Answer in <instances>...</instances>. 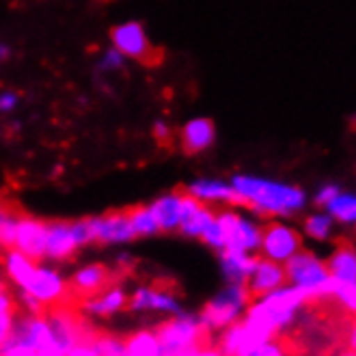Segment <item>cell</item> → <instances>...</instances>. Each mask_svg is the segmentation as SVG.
Listing matches in <instances>:
<instances>
[{"label":"cell","instance_id":"31","mask_svg":"<svg viewBox=\"0 0 356 356\" xmlns=\"http://www.w3.org/2000/svg\"><path fill=\"white\" fill-rule=\"evenodd\" d=\"M201 240H203L209 248L218 250V253H220V250H225V232H222V227H220L216 214H214L212 222H209V225L205 227V232H203Z\"/></svg>","mask_w":356,"mask_h":356},{"label":"cell","instance_id":"38","mask_svg":"<svg viewBox=\"0 0 356 356\" xmlns=\"http://www.w3.org/2000/svg\"><path fill=\"white\" fill-rule=\"evenodd\" d=\"M17 106V93L5 91L0 93V113H11Z\"/></svg>","mask_w":356,"mask_h":356},{"label":"cell","instance_id":"9","mask_svg":"<svg viewBox=\"0 0 356 356\" xmlns=\"http://www.w3.org/2000/svg\"><path fill=\"white\" fill-rule=\"evenodd\" d=\"M298 250H302V236L294 227H289L285 222H270L261 227V242H259L261 257L285 264Z\"/></svg>","mask_w":356,"mask_h":356},{"label":"cell","instance_id":"28","mask_svg":"<svg viewBox=\"0 0 356 356\" xmlns=\"http://www.w3.org/2000/svg\"><path fill=\"white\" fill-rule=\"evenodd\" d=\"M0 356H41V354L15 328H11L9 337L0 343Z\"/></svg>","mask_w":356,"mask_h":356},{"label":"cell","instance_id":"41","mask_svg":"<svg viewBox=\"0 0 356 356\" xmlns=\"http://www.w3.org/2000/svg\"><path fill=\"white\" fill-rule=\"evenodd\" d=\"M9 56H11V50L5 44H0V60H7Z\"/></svg>","mask_w":356,"mask_h":356},{"label":"cell","instance_id":"36","mask_svg":"<svg viewBox=\"0 0 356 356\" xmlns=\"http://www.w3.org/2000/svg\"><path fill=\"white\" fill-rule=\"evenodd\" d=\"M154 138L164 145V147H169V145L173 143V130H171V125L166 123V121H156L154 123Z\"/></svg>","mask_w":356,"mask_h":356},{"label":"cell","instance_id":"24","mask_svg":"<svg viewBox=\"0 0 356 356\" xmlns=\"http://www.w3.org/2000/svg\"><path fill=\"white\" fill-rule=\"evenodd\" d=\"M130 356H162V346L156 334V328H140L125 339Z\"/></svg>","mask_w":356,"mask_h":356},{"label":"cell","instance_id":"32","mask_svg":"<svg viewBox=\"0 0 356 356\" xmlns=\"http://www.w3.org/2000/svg\"><path fill=\"white\" fill-rule=\"evenodd\" d=\"M17 220H19V214L17 212H9V216L3 222V229H0V246H3L5 250L13 248L15 232H17Z\"/></svg>","mask_w":356,"mask_h":356},{"label":"cell","instance_id":"20","mask_svg":"<svg viewBox=\"0 0 356 356\" xmlns=\"http://www.w3.org/2000/svg\"><path fill=\"white\" fill-rule=\"evenodd\" d=\"M255 261H257V257L253 253H242V250L225 248L218 253L220 272L227 283H244L246 285L250 272L255 268Z\"/></svg>","mask_w":356,"mask_h":356},{"label":"cell","instance_id":"25","mask_svg":"<svg viewBox=\"0 0 356 356\" xmlns=\"http://www.w3.org/2000/svg\"><path fill=\"white\" fill-rule=\"evenodd\" d=\"M326 212L334 222L343 225H356V195L350 193H339L326 207Z\"/></svg>","mask_w":356,"mask_h":356},{"label":"cell","instance_id":"17","mask_svg":"<svg viewBox=\"0 0 356 356\" xmlns=\"http://www.w3.org/2000/svg\"><path fill=\"white\" fill-rule=\"evenodd\" d=\"M216 140V125L207 117H197L188 121L179 132V145L186 156H197L209 149Z\"/></svg>","mask_w":356,"mask_h":356},{"label":"cell","instance_id":"44","mask_svg":"<svg viewBox=\"0 0 356 356\" xmlns=\"http://www.w3.org/2000/svg\"><path fill=\"white\" fill-rule=\"evenodd\" d=\"M3 289H7V285H5V281H3V279H0V291H3Z\"/></svg>","mask_w":356,"mask_h":356},{"label":"cell","instance_id":"11","mask_svg":"<svg viewBox=\"0 0 356 356\" xmlns=\"http://www.w3.org/2000/svg\"><path fill=\"white\" fill-rule=\"evenodd\" d=\"M87 222L91 229V240L97 244H125L136 238L130 225L128 209L93 216V218H87Z\"/></svg>","mask_w":356,"mask_h":356},{"label":"cell","instance_id":"27","mask_svg":"<svg viewBox=\"0 0 356 356\" xmlns=\"http://www.w3.org/2000/svg\"><path fill=\"white\" fill-rule=\"evenodd\" d=\"M328 300L337 305L346 316L356 318V283H332Z\"/></svg>","mask_w":356,"mask_h":356},{"label":"cell","instance_id":"12","mask_svg":"<svg viewBox=\"0 0 356 356\" xmlns=\"http://www.w3.org/2000/svg\"><path fill=\"white\" fill-rule=\"evenodd\" d=\"M128 309L134 313H164V316H177L184 311L173 291L156 287H136L128 296Z\"/></svg>","mask_w":356,"mask_h":356},{"label":"cell","instance_id":"21","mask_svg":"<svg viewBox=\"0 0 356 356\" xmlns=\"http://www.w3.org/2000/svg\"><path fill=\"white\" fill-rule=\"evenodd\" d=\"M149 207L158 220L160 232H164V234L177 232L179 222H181V193L162 195Z\"/></svg>","mask_w":356,"mask_h":356},{"label":"cell","instance_id":"15","mask_svg":"<svg viewBox=\"0 0 356 356\" xmlns=\"http://www.w3.org/2000/svg\"><path fill=\"white\" fill-rule=\"evenodd\" d=\"M285 283H287V277H285L283 264L266 259V257H257L255 268L246 281V289L250 291V296L257 298V296L270 294V291L283 287Z\"/></svg>","mask_w":356,"mask_h":356},{"label":"cell","instance_id":"29","mask_svg":"<svg viewBox=\"0 0 356 356\" xmlns=\"http://www.w3.org/2000/svg\"><path fill=\"white\" fill-rule=\"evenodd\" d=\"M332 225L334 220L330 218L328 212H318V214H311L307 220H305V234L313 240H328L332 236Z\"/></svg>","mask_w":356,"mask_h":356},{"label":"cell","instance_id":"22","mask_svg":"<svg viewBox=\"0 0 356 356\" xmlns=\"http://www.w3.org/2000/svg\"><path fill=\"white\" fill-rule=\"evenodd\" d=\"M332 283H356V250L348 244H341L332 250L326 261Z\"/></svg>","mask_w":356,"mask_h":356},{"label":"cell","instance_id":"13","mask_svg":"<svg viewBox=\"0 0 356 356\" xmlns=\"http://www.w3.org/2000/svg\"><path fill=\"white\" fill-rule=\"evenodd\" d=\"M113 283V270L104 264H87L74 272V277L67 281L70 296L85 300L89 296L99 294Z\"/></svg>","mask_w":356,"mask_h":356},{"label":"cell","instance_id":"1","mask_svg":"<svg viewBox=\"0 0 356 356\" xmlns=\"http://www.w3.org/2000/svg\"><path fill=\"white\" fill-rule=\"evenodd\" d=\"M232 186L240 205L250 207L261 216H294L307 203V195L300 188L277 179L236 175Z\"/></svg>","mask_w":356,"mask_h":356},{"label":"cell","instance_id":"19","mask_svg":"<svg viewBox=\"0 0 356 356\" xmlns=\"http://www.w3.org/2000/svg\"><path fill=\"white\" fill-rule=\"evenodd\" d=\"M186 193L199 199L201 203H232L240 205L238 195L232 184H225L220 179H195L186 186Z\"/></svg>","mask_w":356,"mask_h":356},{"label":"cell","instance_id":"33","mask_svg":"<svg viewBox=\"0 0 356 356\" xmlns=\"http://www.w3.org/2000/svg\"><path fill=\"white\" fill-rule=\"evenodd\" d=\"M125 65V56L117 50V48H111L104 52L102 60H99V70L102 72H117Z\"/></svg>","mask_w":356,"mask_h":356},{"label":"cell","instance_id":"40","mask_svg":"<svg viewBox=\"0 0 356 356\" xmlns=\"http://www.w3.org/2000/svg\"><path fill=\"white\" fill-rule=\"evenodd\" d=\"M348 348L356 352V324L352 326V330H350V334H348Z\"/></svg>","mask_w":356,"mask_h":356},{"label":"cell","instance_id":"23","mask_svg":"<svg viewBox=\"0 0 356 356\" xmlns=\"http://www.w3.org/2000/svg\"><path fill=\"white\" fill-rule=\"evenodd\" d=\"M37 268V261L26 257L24 253H19L15 248H7L5 250V257H3V270L5 275L9 277V281L17 287V289H24L33 277V272Z\"/></svg>","mask_w":356,"mask_h":356},{"label":"cell","instance_id":"6","mask_svg":"<svg viewBox=\"0 0 356 356\" xmlns=\"http://www.w3.org/2000/svg\"><path fill=\"white\" fill-rule=\"evenodd\" d=\"M91 242V229L87 220L46 222V259L50 261H67Z\"/></svg>","mask_w":356,"mask_h":356},{"label":"cell","instance_id":"37","mask_svg":"<svg viewBox=\"0 0 356 356\" xmlns=\"http://www.w3.org/2000/svg\"><path fill=\"white\" fill-rule=\"evenodd\" d=\"M341 193V188L339 186H332V184H328V186H324V188H320L318 191V195H316V203L318 205H322V207H326L334 197H337Z\"/></svg>","mask_w":356,"mask_h":356},{"label":"cell","instance_id":"18","mask_svg":"<svg viewBox=\"0 0 356 356\" xmlns=\"http://www.w3.org/2000/svg\"><path fill=\"white\" fill-rule=\"evenodd\" d=\"M216 212H212L205 203L195 199L193 195H188L186 191L181 193V222L179 229L181 236L186 238H201L205 227L212 222Z\"/></svg>","mask_w":356,"mask_h":356},{"label":"cell","instance_id":"30","mask_svg":"<svg viewBox=\"0 0 356 356\" xmlns=\"http://www.w3.org/2000/svg\"><path fill=\"white\" fill-rule=\"evenodd\" d=\"M95 341L99 348V356H130L125 341L121 337H115V334H97Z\"/></svg>","mask_w":356,"mask_h":356},{"label":"cell","instance_id":"2","mask_svg":"<svg viewBox=\"0 0 356 356\" xmlns=\"http://www.w3.org/2000/svg\"><path fill=\"white\" fill-rule=\"evenodd\" d=\"M309 305L311 300L302 291L285 283L283 287L270 291V294H264L250 300L246 313L264 320L272 328V332H275L277 337H281V334H285L287 330H291L298 324V320L302 318V313Z\"/></svg>","mask_w":356,"mask_h":356},{"label":"cell","instance_id":"14","mask_svg":"<svg viewBox=\"0 0 356 356\" xmlns=\"http://www.w3.org/2000/svg\"><path fill=\"white\" fill-rule=\"evenodd\" d=\"M13 248L35 261L46 259V222L19 214Z\"/></svg>","mask_w":356,"mask_h":356},{"label":"cell","instance_id":"26","mask_svg":"<svg viewBox=\"0 0 356 356\" xmlns=\"http://www.w3.org/2000/svg\"><path fill=\"white\" fill-rule=\"evenodd\" d=\"M128 216H130V225H132V232L136 238H149V236L160 234L158 220H156L149 205L147 207H130Z\"/></svg>","mask_w":356,"mask_h":356},{"label":"cell","instance_id":"35","mask_svg":"<svg viewBox=\"0 0 356 356\" xmlns=\"http://www.w3.org/2000/svg\"><path fill=\"white\" fill-rule=\"evenodd\" d=\"M253 356H289V354H287L285 343L279 341V337H277V339H270V341L261 343V346L253 352Z\"/></svg>","mask_w":356,"mask_h":356},{"label":"cell","instance_id":"3","mask_svg":"<svg viewBox=\"0 0 356 356\" xmlns=\"http://www.w3.org/2000/svg\"><path fill=\"white\" fill-rule=\"evenodd\" d=\"M283 266H285L287 285L302 291L311 302L328 300L332 281L328 275L326 261H322L318 255L309 253V250H298V253L291 259H287Z\"/></svg>","mask_w":356,"mask_h":356},{"label":"cell","instance_id":"4","mask_svg":"<svg viewBox=\"0 0 356 356\" xmlns=\"http://www.w3.org/2000/svg\"><path fill=\"white\" fill-rule=\"evenodd\" d=\"M253 300L244 283H227L218 294H214L199 311L203 326L212 332H220L232 324L240 322Z\"/></svg>","mask_w":356,"mask_h":356},{"label":"cell","instance_id":"7","mask_svg":"<svg viewBox=\"0 0 356 356\" xmlns=\"http://www.w3.org/2000/svg\"><path fill=\"white\" fill-rule=\"evenodd\" d=\"M113 48H117L125 58H134L147 67H154L162 63V50H158L149 37L147 31L140 22H123L111 31Z\"/></svg>","mask_w":356,"mask_h":356},{"label":"cell","instance_id":"42","mask_svg":"<svg viewBox=\"0 0 356 356\" xmlns=\"http://www.w3.org/2000/svg\"><path fill=\"white\" fill-rule=\"evenodd\" d=\"M9 212H11V209H7V207L0 205V229H3V222H5V218L9 216Z\"/></svg>","mask_w":356,"mask_h":356},{"label":"cell","instance_id":"5","mask_svg":"<svg viewBox=\"0 0 356 356\" xmlns=\"http://www.w3.org/2000/svg\"><path fill=\"white\" fill-rule=\"evenodd\" d=\"M162 354H186L207 343L209 330L203 326L199 313L181 311L156 326Z\"/></svg>","mask_w":356,"mask_h":356},{"label":"cell","instance_id":"39","mask_svg":"<svg viewBox=\"0 0 356 356\" xmlns=\"http://www.w3.org/2000/svg\"><path fill=\"white\" fill-rule=\"evenodd\" d=\"M193 356H225V354L218 350V346L203 343L201 348H197V350H195V354H193Z\"/></svg>","mask_w":356,"mask_h":356},{"label":"cell","instance_id":"34","mask_svg":"<svg viewBox=\"0 0 356 356\" xmlns=\"http://www.w3.org/2000/svg\"><path fill=\"white\" fill-rule=\"evenodd\" d=\"M95 337L97 334H91V337H87V339H80L76 346H72L67 356H99V348H97Z\"/></svg>","mask_w":356,"mask_h":356},{"label":"cell","instance_id":"8","mask_svg":"<svg viewBox=\"0 0 356 356\" xmlns=\"http://www.w3.org/2000/svg\"><path fill=\"white\" fill-rule=\"evenodd\" d=\"M222 232H225V248L229 250H242V253H257L261 242V227L250 218L232 212H218L216 214Z\"/></svg>","mask_w":356,"mask_h":356},{"label":"cell","instance_id":"10","mask_svg":"<svg viewBox=\"0 0 356 356\" xmlns=\"http://www.w3.org/2000/svg\"><path fill=\"white\" fill-rule=\"evenodd\" d=\"M19 291H29V294L35 296L46 309L56 307L70 298V285L65 279H63L60 272L52 266H44L39 261H37V268L33 272L29 285Z\"/></svg>","mask_w":356,"mask_h":356},{"label":"cell","instance_id":"43","mask_svg":"<svg viewBox=\"0 0 356 356\" xmlns=\"http://www.w3.org/2000/svg\"><path fill=\"white\" fill-rule=\"evenodd\" d=\"M339 356H356V352H354V350H348V352H343V354H339Z\"/></svg>","mask_w":356,"mask_h":356},{"label":"cell","instance_id":"16","mask_svg":"<svg viewBox=\"0 0 356 356\" xmlns=\"http://www.w3.org/2000/svg\"><path fill=\"white\" fill-rule=\"evenodd\" d=\"M128 296L130 294L121 285H108V289H102L99 294L80 300V311L89 318H113L128 309Z\"/></svg>","mask_w":356,"mask_h":356}]
</instances>
